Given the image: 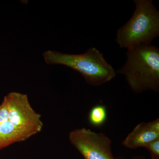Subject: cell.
<instances>
[{
    "label": "cell",
    "instance_id": "cell-1",
    "mask_svg": "<svg viewBox=\"0 0 159 159\" xmlns=\"http://www.w3.org/2000/svg\"><path fill=\"white\" fill-rule=\"evenodd\" d=\"M127 59L116 73L122 74L135 93L159 91V49L150 45L127 49Z\"/></svg>",
    "mask_w": 159,
    "mask_h": 159
},
{
    "label": "cell",
    "instance_id": "cell-2",
    "mask_svg": "<svg viewBox=\"0 0 159 159\" xmlns=\"http://www.w3.org/2000/svg\"><path fill=\"white\" fill-rule=\"evenodd\" d=\"M43 56L47 64L60 65L77 71L92 86H99L110 82L116 75L103 54L95 48H91L81 54L48 50L44 52Z\"/></svg>",
    "mask_w": 159,
    "mask_h": 159
},
{
    "label": "cell",
    "instance_id": "cell-3",
    "mask_svg": "<svg viewBox=\"0 0 159 159\" xmlns=\"http://www.w3.org/2000/svg\"><path fill=\"white\" fill-rule=\"evenodd\" d=\"M135 9L128 22L117 30L121 48L151 44L159 35V12L152 0H134Z\"/></svg>",
    "mask_w": 159,
    "mask_h": 159
},
{
    "label": "cell",
    "instance_id": "cell-4",
    "mask_svg": "<svg viewBox=\"0 0 159 159\" xmlns=\"http://www.w3.org/2000/svg\"><path fill=\"white\" fill-rule=\"evenodd\" d=\"M3 99L8 107L9 121L26 140L41 131V116L32 108L26 94L12 92Z\"/></svg>",
    "mask_w": 159,
    "mask_h": 159
},
{
    "label": "cell",
    "instance_id": "cell-5",
    "mask_svg": "<svg viewBox=\"0 0 159 159\" xmlns=\"http://www.w3.org/2000/svg\"><path fill=\"white\" fill-rule=\"evenodd\" d=\"M69 139L84 159H115L111 140L103 133L82 127L71 131Z\"/></svg>",
    "mask_w": 159,
    "mask_h": 159
},
{
    "label": "cell",
    "instance_id": "cell-6",
    "mask_svg": "<svg viewBox=\"0 0 159 159\" xmlns=\"http://www.w3.org/2000/svg\"><path fill=\"white\" fill-rule=\"evenodd\" d=\"M158 138L159 133L150 130L146 126L145 122H142L128 134L122 144L129 149L144 148L148 143Z\"/></svg>",
    "mask_w": 159,
    "mask_h": 159
},
{
    "label": "cell",
    "instance_id": "cell-7",
    "mask_svg": "<svg viewBox=\"0 0 159 159\" xmlns=\"http://www.w3.org/2000/svg\"><path fill=\"white\" fill-rule=\"evenodd\" d=\"M26 140L24 136L11 124L9 119L0 122V150L14 143Z\"/></svg>",
    "mask_w": 159,
    "mask_h": 159
},
{
    "label": "cell",
    "instance_id": "cell-8",
    "mask_svg": "<svg viewBox=\"0 0 159 159\" xmlns=\"http://www.w3.org/2000/svg\"><path fill=\"white\" fill-rule=\"evenodd\" d=\"M107 116L105 106L97 104L91 109L89 114V122L94 127H101L105 123Z\"/></svg>",
    "mask_w": 159,
    "mask_h": 159
},
{
    "label": "cell",
    "instance_id": "cell-9",
    "mask_svg": "<svg viewBox=\"0 0 159 159\" xmlns=\"http://www.w3.org/2000/svg\"><path fill=\"white\" fill-rule=\"evenodd\" d=\"M144 148L150 152L152 159H159V138L147 144Z\"/></svg>",
    "mask_w": 159,
    "mask_h": 159
},
{
    "label": "cell",
    "instance_id": "cell-10",
    "mask_svg": "<svg viewBox=\"0 0 159 159\" xmlns=\"http://www.w3.org/2000/svg\"><path fill=\"white\" fill-rule=\"evenodd\" d=\"M147 127L150 130L155 132L159 133V119H157L153 121L145 122Z\"/></svg>",
    "mask_w": 159,
    "mask_h": 159
},
{
    "label": "cell",
    "instance_id": "cell-11",
    "mask_svg": "<svg viewBox=\"0 0 159 159\" xmlns=\"http://www.w3.org/2000/svg\"><path fill=\"white\" fill-rule=\"evenodd\" d=\"M114 159H126L125 158L122 157H115ZM129 159H146L145 158V157L142 156H135L133 157H132L131 158ZM150 159H152L151 158Z\"/></svg>",
    "mask_w": 159,
    "mask_h": 159
}]
</instances>
